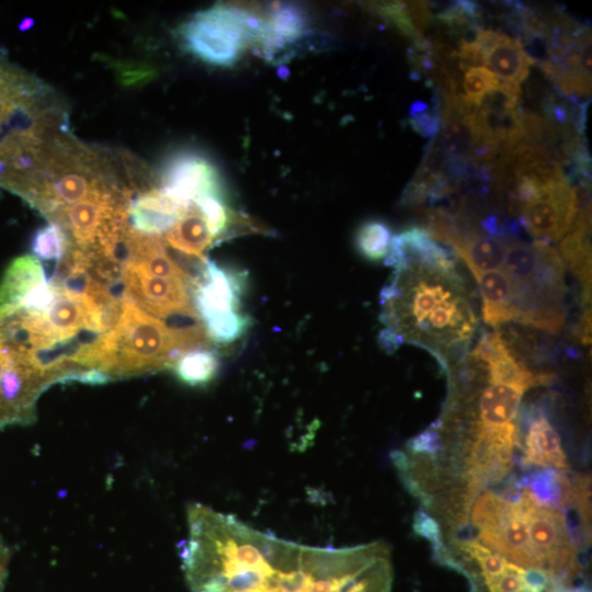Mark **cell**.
Instances as JSON below:
<instances>
[{"mask_svg": "<svg viewBox=\"0 0 592 592\" xmlns=\"http://www.w3.org/2000/svg\"><path fill=\"white\" fill-rule=\"evenodd\" d=\"M482 298L483 321L497 328L513 321L512 283L503 270L471 272Z\"/></svg>", "mask_w": 592, "mask_h": 592, "instance_id": "18", "label": "cell"}, {"mask_svg": "<svg viewBox=\"0 0 592 592\" xmlns=\"http://www.w3.org/2000/svg\"><path fill=\"white\" fill-rule=\"evenodd\" d=\"M87 314L81 300L57 292L44 318L57 340L62 341L75 337L83 327L87 328Z\"/></svg>", "mask_w": 592, "mask_h": 592, "instance_id": "22", "label": "cell"}, {"mask_svg": "<svg viewBox=\"0 0 592 592\" xmlns=\"http://www.w3.org/2000/svg\"><path fill=\"white\" fill-rule=\"evenodd\" d=\"M445 565L468 579L471 592H591L589 587L569 588L542 570L519 566L478 540L459 544Z\"/></svg>", "mask_w": 592, "mask_h": 592, "instance_id": "5", "label": "cell"}, {"mask_svg": "<svg viewBox=\"0 0 592 592\" xmlns=\"http://www.w3.org/2000/svg\"><path fill=\"white\" fill-rule=\"evenodd\" d=\"M266 18L229 4H214L179 27L182 46L200 60L218 67L237 62L248 44H261Z\"/></svg>", "mask_w": 592, "mask_h": 592, "instance_id": "4", "label": "cell"}, {"mask_svg": "<svg viewBox=\"0 0 592 592\" xmlns=\"http://www.w3.org/2000/svg\"><path fill=\"white\" fill-rule=\"evenodd\" d=\"M124 87H137L150 82L157 75L156 69L147 64L105 58Z\"/></svg>", "mask_w": 592, "mask_h": 592, "instance_id": "30", "label": "cell"}, {"mask_svg": "<svg viewBox=\"0 0 592 592\" xmlns=\"http://www.w3.org/2000/svg\"><path fill=\"white\" fill-rule=\"evenodd\" d=\"M243 276L205 259L198 281L192 288V301L208 339L230 343L243 335L251 319L238 312Z\"/></svg>", "mask_w": 592, "mask_h": 592, "instance_id": "7", "label": "cell"}, {"mask_svg": "<svg viewBox=\"0 0 592 592\" xmlns=\"http://www.w3.org/2000/svg\"><path fill=\"white\" fill-rule=\"evenodd\" d=\"M68 244L65 230L59 225L49 223L36 230L31 241V250L37 259L58 263L66 254Z\"/></svg>", "mask_w": 592, "mask_h": 592, "instance_id": "26", "label": "cell"}, {"mask_svg": "<svg viewBox=\"0 0 592 592\" xmlns=\"http://www.w3.org/2000/svg\"><path fill=\"white\" fill-rule=\"evenodd\" d=\"M123 281L128 297L157 318H198L190 295L192 288L183 280L155 276L127 262L123 269Z\"/></svg>", "mask_w": 592, "mask_h": 592, "instance_id": "10", "label": "cell"}, {"mask_svg": "<svg viewBox=\"0 0 592 592\" xmlns=\"http://www.w3.org/2000/svg\"><path fill=\"white\" fill-rule=\"evenodd\" d=\"M506 239L473 230L465 234L451 247L465 262L470 272L502 270L506 252Z\"/></svg>", "mask_w": 592, "mask_h": 592, "instance_id": "19", "label": "cell"}, {"mask_svg": "<svg viewBox=\"0 0 592 592\" xmlns=\"http://www.w3.org/2000/svg\"><path fill=\"white\" fill-rule=\"evenodd\" d=\"M474 41L483 53L485 66L502 83L520 86L535 65L522 43L502 32L482 29Z\"/></svg>", "mask_w": 592, "mask_h": 592, "instance_id": "12", "label": "cell"}, {"mask_svg": "<svg viewBox=\"0 0 592 592\" xmlns=\"http://www.w3.org/2000/svg\"><path fill=\"white\" fill-rule=\"evenodd\" d=\"M408 121L418 134L434 138L441 128L440 100L435 99L433 105L423 101L412 103Z\"/></svg>", "mask_w": 592, "mask_h": 592, "instance_id": "28", "label": "cell"}, {"mask_svg": "<svg viewBox=\"0 0 592 592\" xmlns=\"http://www.w3.org/2000/svg\"><path fill=\"white\" fill-rule=\"evenodd\" d=\"M500 83V80L487 67H471L462 75L460 96L467 103L478 107L481 99Z\"/></svg>", "mask_w": 592, "mask_h": 592, "instance_id": "27", "label": "cell"}, {"mask_svg": "<svg viewBox=\"0 0 592 592\" xmlns=\"http://www.w3.org/2000/svg\"><path fill=\"white\" fill-rule=\"evenodd\" d=\"M591 479L579 476L569 486L568 503L577 505L585 535L591 536Z\"/></svg>", "mask_w": 592, "mask_h": 592, "instance_id": "31", "label": "cell"}, {"mask_svg": "<svg viewBox=\"0 0 592 592\" xmlns=\"http://www.w3.org/2000/svg\"><path fill=\"white\" fill-rule=\"evenodd\" d=\"M57 292L55 287L48 281H45L36 285L26 295L20 310L34 316L44 315L55 300Z\"/></svg>", "mask_w": 592, "mask_h": 592, "instance_id": "32", "label": "cell"}, {"mask_svg": "<svg viewBox=\"0 0 592 592\" xmlns=\"http://www.w3.org/2000/svg\"><path fill=\"white\" fill-rule=\"evenodd\" d=\"M413 528L419 535L430 539L434 544L436 554L444 548V545L440 542L437 523L424 512L420 511L415 514Z\"/></svg>", "mask_w": 592, "mask_h": 592, "instance_id": "33", "label": "cell"}, {"mask_svg": "<svg viewBox=\"0 0 592 592\" xmlns=\"http://www.w3.org/2000/svg\"><path fill=\"white\" fill-rule=\"evenodd\" d=\"M309 31V19L303 7L294 3L272 5L261 43L264 57L270 60L286 57L287 50Z\"/></svg>", "mask_w": 592, "mask_h": 592, "instance_id": "14", "label": "cell"}, {"mask_svg": "<svg viewBox=\"0 0 592 592\" xmlns=\"http://www.w3.org/2000/svg\"><path fill=\"white\" fill-rule=\"evenodd\" d=\"M181 559L192 592H391L383 543L307 546L201 503L187 508Z\"/></svg>", "mask_w": 592, "mask_h": 592, "instance_id": "1", "label": "cell"}, {"mask_svg": "<svg viewBox=\"0 0 592 592\" xmlns=\"http://www.w3.org/2000/svg\"><path fill=\"white\" fill-rule=\"evenodd\" d=\"M436 19L455 36L473 35L475 38L476 34L483 29L481 10L473 1L452 2L436 14Z\"/></svg>", "mask_w": 592, "mask_h": 592, "instance_id": "24", "label": "cell"}, {"mask_svg": "<svg viewBox=\"0 0 592 592\" xmlns=\"http://www.w3.org/2000/svg\"><path fill=\"white\" fill-rule=\"evenodd\" d=\"M45 281V270L36 257L25 254L12 260L0 282V320L18 312L26 295Z\"/></svg>", "mask_w": 592, "mask_h": 592, "instance_id": "16", "label": "cell"}, {"mask_svg": "<svg viewBox=\"0 0 592 592\" xmlns=\"http://www.w3.org/2000/svg\"><path fill=\"white\" fill-rule=\"evenodd\" d=\"M217 354L206 348H196L181 354L172 365L175 376L190 386L208 384L217 374Z\"/></svg>", "mask_w": 592, "mask_h": 592, "instance_id": "23", "label": "cell"}, {"mask_svg": "<svg viewBox=\"0 0 592 592\" xmlns=\"http://www.w3.org/2000/svg\"><path fill=\"white\" fill-rule=\"evenodd\" d=\"M579 193L567 182L539 198L519 206V223L536 240L557 242L572 227L579 214Z\"/></svg>", "mask_w": 592, "mask_h": 592, "instance_id": "11", "label": "cell"}, {"mask_svg": "<svg viewBox=\"0 0 592 592\" xmlns=\"http://www.w3.org/2000/svg\"><path fill=\"white\" fill-rule=\"evenodd\" d=\"M389 226L378 219H369L360 225L355 234V246L358 253L369 261L385 259L390 241Z\"/></svg>", "mask_w": 592, "mask_h": 592, "instance_id": "25", "label": "cell"}, {"mask_svg": "<svg viewBox=\"0 0 592 592\" xmlns=\"http://www.w3.org/2000/svg\"><path fill=\"white\" fill-rule=\"evenodd\" d=\"M385 264L394 274L380 293L382 320L401 342L422 346L443 366L467 352L478 319L451 253L423 227L391 238Z\"/></svg>", "mask_w": 592, "mask_h": 592, "instance_id": "2", "label": "cell"}, {"mask_svg": "<svg viewBox=\"0 0 592 592\" xmlns=\"http://www.w3.org/2000/svg\"><path fill=\"white\" fill-rule=\"evenodd\" d=\"M207 339L202 322L171 327L128 297L118 321L106 332L105 373L113 379L172 367L181 354L205 346Z\"/></svg>", "mask_w": 592, "mask_h": 592, "instance_id": "3", "label": "cell"}, {"mask_svg": "<svg viewBox=\"0 0 592 592\" xmlns=\"http://www.w3.org/2000/svg\"><path fill=\"white\" fill-rule=\"evenodd\" d=\"M33 25V20L32 19H25L21 22L20 24V30L21 31H26L29 30L31 26Z\"/></svg>", "mask_w": 592, "mask_h": 592, "instance_id": "34", "label": "cell"}, {"mask_svg": "<svg viewBox=\"0 0 592 592\" xmlns=\"http://www.w3.org/2000/svg\"><path fill=\"white\" fill-rule=\"evenodd\" d=\"M523 463L539 467H569L560 436L545 415L534 417L525 436Z\"/></svg>", "mask_w": 592, "mask_h": 592, "instance_id": "17", "label": "cell"}, {"mask_svg": "<svg viewBox=\"0 0 592 592\" xmlns=\"http://www.w3.org/2000/svg\"><path fill=\"white\" fill-rule=\"evenodd\" d=\"M167 243L186 255L205 258L204 251L216 241L203 215L193 206L166 234Z\"/></svg>", "mask_w": 592, "mask_h": 592, "instance_id": "21", "label": "cell"}, {"mask_svg": "<svg viewBox=\"0 0 592 592\" xmlns=\"http://www.w3.org/2000/svg\"><path fill=\"white\" fill-rule=\"evenodd\" d=\"M471 522L482 545L519 566L537 569L525 512L517 498L509 500L482 492L474 502Z\"/></svg>", "mask_w": 592, "mask_h": 592, "instance_id": "8", "label": "cell"}, {"mask_svg": "<svg viewBox=\"0 0 592 592\" xmlns=\"http://www.w3.org/2000/svg\"><path fill=\"white\" fill-rule=\"evenodd\" d=\"M525 516L536 567L569 588L588 587L582 581L578 548L571 542L563 514L540 504L527 488L519 494Z\"/></svg>", "mask_w": 592, "mask_h": 592, "instance_id": "6", "label": "cell"}, {"mask_svg": "<svg viewBox=\"0 0 592 592\" xmlns=\"http://www.w3.org/2000/svg\"><path fill=\"white\" fill-rule=\"evenodd\" d=\"M372 7L380 16L391 22L403 35L412 39L413 43L423 39V35L414 26L406 2H384Z\"/></svg>", "mask_w": 592, "mask_h": 592, "instance_id": "29", "label": "cell"}, {"mask_svg": "<svg viewBox=\"0 0 592 592\" xmlns=\"http://www.w3.org/2000/svg\"><path fill=\"white\" fill-rule=\"evenodd\" d=\"M160 190L184 206H192L205 196L224 198V182L217 166L205 155L193 149H179L163 161Z\"/></svg>", "mask_w": 592, "mask_h": 592, "instance_id": "9", "label": "cell"}, {"mask_svg": "<svg viewBox=\"0 0 592 592\" xmlns=\"http://www.w3.org/2000/svg\"><path fill=\"white\" fill-rule=\"evenodd\" d=\"M192 206H184L159 187H151L130 200L127 210L128 226L141 235L161 236L167 234Z\"/></svg>", "mask_w": 592, "mask_h": 592, "instance_id": "13", "label": "cell"}, {"mask_svg": "<svg viewBox=\"0 0 592 592\" xmlns=\"http://www.w3.org/2000/svg\"><path fill=\"white\" fill-rule=\"evenodd\" d=\"M42 84L21 70L0 62V135L8 134L15 116L44 98Z\"/></svg>", "mask_w": 592, "mask_h": 592, "instance_id": "15", "label": "cell"}, {"mask_svg": "<svg viewBox=\"0 0 592 592\" xmlns=\"http://www.w3.org/2000/svg\"><path fill=\"white\" fill-rule=\"evenodd\" d=\"M590 206L577 215L576 220L560 243V255L584 285V299L590 298L591 243Z\"/></svg>", "mask_w": 592, "mask_h": 592, "instance_id": "20", "label": "cell"}]
</instances>
